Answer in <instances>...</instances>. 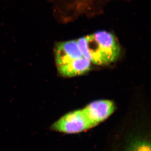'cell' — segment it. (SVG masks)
Listing matches in <instances>:
<instances>
[{
    "label": "cell",
    "mask_w": 151,
    "mask_h": 151,
    "mask_svg": "<svg viewBox=\"0 0 151 151\" xmlns=\"http://www.w3.org/2000/svg\"><path fill=\"white\" fill-rule=\"evenodd\" d=\"M83 55L91 63L104 66L116 62L120 47L115 36L109 32L99 31L77 39Z\"/></svg>",
    "instance_id": "obj_1"
},
{
    "label": "cell",
    "mask_w": 151,
    "mask_h": 151,
    "mask_svg": "<svg viewBox=\"0 0 151 151\" xmlns=\"http://www.w3.org/2000/svg\"><path fill=\"white\" fill-rule=\"evenodd\" d=\"M54 56L58 72L64 77L81 76L91 68V63L83 55L77 40L56 43Z\"/></svg>",
    "instance_id": "obj_2"
},
{
    "label": "cell",
    "mask_w": 151,
    "mask_h": 151,
    "mask_svg": "<svg viewBox=\"0 0 151 151\" xmlns=\"http://www.w3.org/2000/svg\"><path fill=\"white\" fill-rule=\"evenodd\" d=\"M95 127L82 109L68 113L51 126L54 131L66 134L81 133Z\"/></svg>",
    "instance_id": "obj_3"
},
{
    "label": "cell",
    "mask_w": 151,
    "mask_h": 151,
    "mask_svg": "<svg viewBox=\"0 0 151 151\" xmlns=\"http://www.w3.org/2000/svg\"><path fill=\"white\" fill-rule=\"evenodd\" d=\"M82 110L96 127L113 114L115 105L110 100H97L88 104Z\"/></svg>",
    "instance_id": "obj_4"
},
{
    "label": "cell",
    "mask_w": 151,
    "mask_h": 151,
    "mask_svg": "<svg viewBox=\"0 0 151 151\" xmlns=\"http://www.w3.org/2000/svg\"><path fill=\"white\" fill-rule=\"evenodd\" d=\"M125 151H151V144L147 140H138L132 143Z\"/></svg>",
    "instance_id": "obj_5"
}]
</instances>
